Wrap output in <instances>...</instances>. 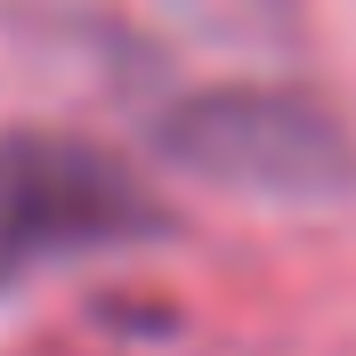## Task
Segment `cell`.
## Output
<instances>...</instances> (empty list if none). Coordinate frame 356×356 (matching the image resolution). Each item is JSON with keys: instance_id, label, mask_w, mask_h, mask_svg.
Instances as JSON below:
<instances>
[{"instance_id": "6da1fadb", "label": "cell", "mask_w": 356, "mask_h": 356, "mask_svg": "<svg viewBox=\"0 0 356 356\" xmlns=\"http://www.w3.org/2000/svg\"><path fill=\"white\" fill-rule=\"evenodd\" d=\"M170 170L259 202H340L356 186V130L308 89H195L154 122Z\"/></svg>"}, {"instance_id": "7a4b0ae2", "label": "cell", "mask_w": 356, "mask_h": 356, "mask_svg": "<svg viewBox=\"0 0 356 356\" xmlns=\"http://www.w3.org/2000/svg\"><path fill=\"white\" fill-rule=\"evenodd\" d=\"M0 235L24 267L57 251H122L170 235V211L130 162L73 130H0Z\"/></svg>"}, {"instance_id": "3957f363", "label": "cell", "mask_w": 356, "mask_h": 356, "mask_svg": "<svg viewBox=\"0 0 356 356\" xmlns=\"http://www.w3.org/2000/svg\"><path fill=\"white\" fill-rule=\"evenodd\" d=\"M178 24L202 33V41H227V49H267L291 33V8L300 0H170Z\"/></svg>"}, {"instance_id": "277c9868", "label": "cell", "mask_w": 356, "mask_h": 356, "mask_svg": "<svg viewBox=\"0 0 356 356\" xmlns=\"http://www.w3.org/2000/svg\"><path fill=\"white\" fill-rule=\"evenodd\" d=\"M17 275H24V259H17V251H8V235H0V291L17 284Z\"/></svg>"}]
</instances>
